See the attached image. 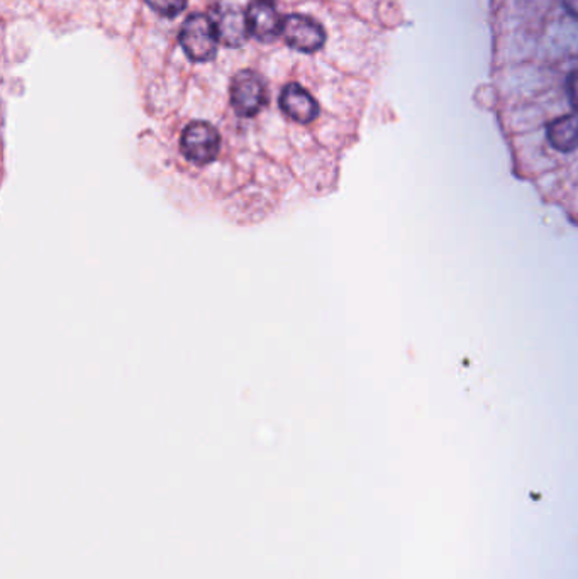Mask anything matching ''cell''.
<instances>
[{
  "instance_id": "obj_1",
  "label": "cell",
  "mask_w": 578,
  "mask_h": 579,
  "mask_svg": "<svg viewBox=\"0 0 578 579\" xmlns=\"http://www.w3.org/2000/svg\"><path fill=\"white\" fill-rule=\"evenodd\" d=\"M267 87L258 73L243 70L233 76L230 85L231 111L236 118L251 121L267 107Z\"/></svg>"
},
{
  "instance_id": "obj_2",
  "label": "cell",
  "mask_w": 578,
  "mask_h": 579,
  "mask_svg": "<svg viewBox=\"0 0 578 579\" xmlns=\"http://www.w3.org/2000/svg\"><path fill=\"white\" fill-rule=\"evenodd\" d=\"M181 45L192 61H211L218 53V30L209 15L194 14L185 21Z\"/></svg>"
},
{
  "instance_id": "obj_3",
  "label": "cell",
  "mask_w": 578,
  "mask_h": 579,
  "mask_svg": "<svg viewBox=\"0 0 578 579\" xmlns=\"http://www.w3.org/2000/svg\"><path fill=\"white\" fill-rule=\"evenodd\" d=\"M280 111L297 126H312L321 115V106L299 84H288L280 94Z\"/></svg>"
},
{
  "instance_id": "obj_4",
  "label": "cell",
  "mask_w": 578,
  "mask_h": 579,
  "mask_svg": "<svg viewBox=\"0 0 578 579\" xmlns=\"http://www.w3.org/2000/svg\"><path fill=\"white\" fill-rule=\"evenodd\" d=\"M282 36L291 48L303 53H316L325 42V33L321 24L312 17L300 14L285 17Z\"/></svg>"
},
{
  "instance_id": "obj_5",
  "label": "cell",
  "mask_w": 578,
  "mask_h": 579,
  "mask_svg": "<svg viewBox=\"0 0 578 579\" xmlns=\"http://www.w3.org/2000/svg\"><path fill=\"white\" fill-rule=\"evenodd\" d=\"M249 33L260 41L269 42L279 38L284 29V21L273 0H251L246 9Z\"/></svg>"
},
{
  "instance_id": "obj_6",
  "label": "cell",
  "mask_w": 578,
  "mask_h": 579,
  "mask_svg": "<svg viewBox=\"0 0 578 579\" xmlns=\"http://www.w3.org/2000/svg\"><path fill=\"white\" fill-rule=\"evenodd\" d=\"M214 26L218 30L219 42L230 48L245 45L249 27L246 12L236 5H221L214 14Z\"/></svg>"
},
{
  "instance_id": "obj_7",
  "label": "cell",
  "mask_w": 578,
  "mask_h": 579,
  "mask_svg": "<svg viewBox=\"0 0 578 579\" xmlns=\"http://www.w3.org/2000/svg\"><path fill=\"white\" fill-rule=\"evenodd\" d=\"M548 143L559 152L578 149V115L568 114L553 119L546 127Z\"/></svg>"
},
{
  "instance_id": "obj_8",
  "label": "cell",
  "mask_w": 578,
  "mask_h": 579,
  "mask_svg": "<svg viewBox=\"0 0 578 579\" xmlns=\"http://www.w3.org/2000/svg\"><path fill=\"white\" fill-rule=\"evenodd\" d=\"M146 2L155 12L165 15V17H175L187 5V0H146Z\"/></svg>"
},
{
  "instance_id": "obj_9",
  "label": "cell",
  "mask_w": 578,
  "mask_h": 579,
  "mask_svg": "<svg viewBox=\"0 0 578 579\" xmlns=\"http://www.w3.org/2000/svg\"><path fill=\"white\" fill-rule=\"evenodd\" d=\"M567 94L571 107L578 112V69L568 75L567 78Z\"/></svg>"
},
{
  "instance_id": "obj_10",
  "label": "cell",
  "mask_w": 578,
  "mask_h": 579,
  "mask_svg": "<svg viewBox=\"0 0 578 579\" xmlns=\"http://www.w3.org/2000/svg\"><path fill=\"white\" fill-rule=\"evenodd\" d=\"M563 8L567 9L571 17L578 20V0H563Z\"/></svg>"
}]
</instances>
